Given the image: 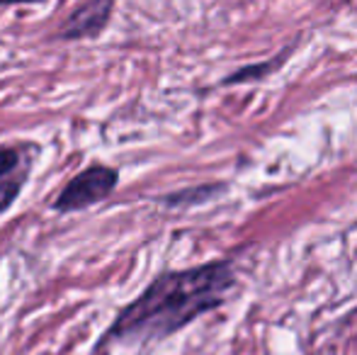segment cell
Wrapping results in <instances>:
<instances>
[{
	"mask_svg": "<svg viewBox=\"0 0 357 355\" xmlns=\"http://www.w3.org/2000/svg\"><path fill=\"white\" fill-rule=\"evenodd\" d=\"M231 285L234 275L224 263L163 275L119 314L112 336L160 338L178 331L199 314L224 302Z\"/></svg>",
	"mask_w": 357,
	"mask_h": 355,
	"instance_id": "obj_1",
	"label": "cell"
},
{
	"mask_svg": "<svg viewBox=\"0 0 357 355\" xmlns=\"http://www.w3.org/2000/svg\"><path fill=\"white\" fill-rule=\"evenodd\" d=\"M117 185V173L107 166H90L78 173L66 188L54 199V209L59 212H73L105 199Z\"/></svg>",
	"mask_w": 357,
	"mask_h": 355,
	"instance_id": "obj_2",
	"label": "cell"
},
{
	"mask_svg": "<svg viewBox=\"0 0 357 355\" xmlns=\"http://www.w3.org/2000/svg\"><path fill=\"white\" fill-rule=\"evenodd\" d=\"M109 10H112V0H93L85 8H80L66 22V27L61 29V34L66 39L73 37H93L100 29L105 27L109 17Z\"/></svg>",
	"mask_w": 357,
	"mask_h": 355,
	"instance_id": "obj_3",
	"label": "cell"
},
{
	"mask_svg": "<svg viewBox=\"0 0 357 355\" xmlns=\"http://www.w3.org/2000/svg\"><path fill=\"white\" fill-rule=\"evenodd\" d=\"M17 190H20V180H3L0 183V212L13 204V199L17 197Z\"/></svg>",
	"mask_w": 357,
	"mask_h": 355,
	"instance_id": "obj_4",
	"label": "cell"
},
{
	"mask_svg": "<svg viewBox=\"0 0 357 355\" xmlns=\"http://www.w3.org/2000/svg\"><path fill=\"white\" fill-rule=\"evenodd\" d=\"M17 163H20V156L13 151V149H0V178H3L5 173L13 171Z\"/></svg>",
	"mask_w": 357,
	"mask_h": 355,
	"instance_id": "obj_5",
	"label": "cell"
},
{
	"mask_svg": "<svg viewBox=\"0 0 357 355\" xmlns=\"http://www.w3.org/2000/svg\"><path fill=\"white\" fill-rule=\"evenodd\" d=\"M0 3H20V0H0ZM24 3H34V0H24Z\"/></svg>",
	"mask_w": 357,
	"mask_h": 355,
	"instance_id": "obj_6",
	"label": "cell"
}]
</instances>
